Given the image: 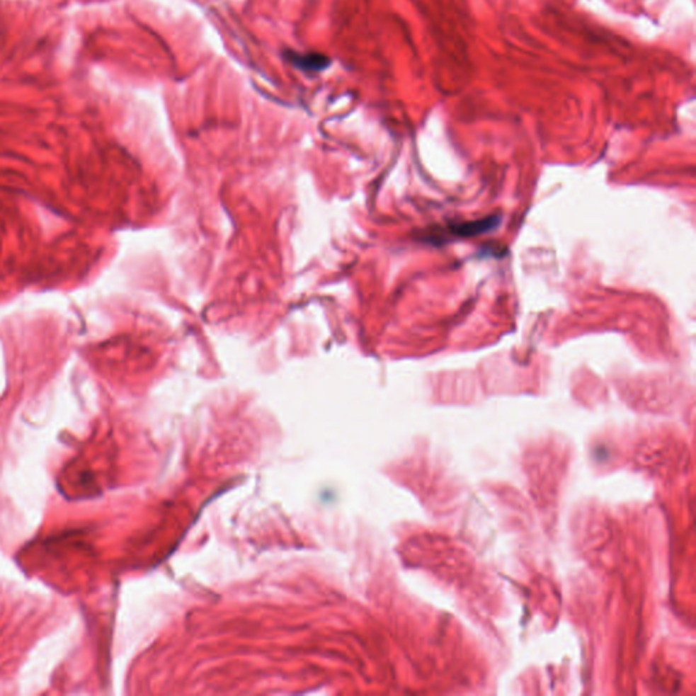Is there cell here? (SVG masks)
I'll return each instance as SVG.
<instances>
[{
    "mask_svg": "<svg viewBox=\"0 0 696 696\" xmlns=\"http://www.w3.org/2000/svg\"><path fill=\"white\" fill-rule=\"evenodd\" d=\"M496 223H498V219H493V218H489L484 221L471 222L467 224H459V226L453 227V233L456 236H462V237L476 236L479 233H483V232L493 229Z\"/></svg>",
    "mask_w": 696,
    "mask_h": 696,
    "instance_id": "obj_1",
    "label": "cell"
}]
</instances>
